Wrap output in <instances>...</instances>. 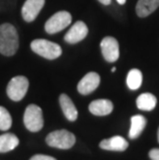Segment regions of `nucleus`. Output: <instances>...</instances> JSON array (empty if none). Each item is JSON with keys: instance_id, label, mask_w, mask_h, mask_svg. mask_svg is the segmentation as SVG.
I'll return each mask as SVG.
<instances>
[{"instance_id": "f257e3e1", "label": "nucleus", "mask_w": 159, "mask_h": 160, "mask_svg": "<svg viewBox=\"0 0 159 160\" xmlns=\"http://www.w3.org/2000/svg\"><path fill=\"white\" fill-rule=\"evenodd\" d=\"M19 36L12 24L0 25V53L4 56H12L18 51Z\"/></svg>"}, {"instance_id": "f03ea898", "label": "nucleus", "mask_w": 159, "mask_h": 160, "mask_svg": "<svg viewBox=\"0 0 159 160\" xmlns=\"http://www.w3.org/2000/svg\"><path fill=\"white\" fill-rule=\"evenodd\" d=\"M31 50L37 55L42 56L46 59L54 60L60 57L62 54V49L59 45L52 42L47 39H35L31 42Z\"/></svg>"}, {"instance_id": "7ed1b4c3", "label": "nucleus", "mask_w": 159, "mask_h": 160, "mask_svg": "<svg viewBox=\"0 0 159 160\" xmlns=\"http://www.w3.org/2000/svg\"><path fill=\"white\" fill-rule=\"evenodd\" d=\"M46 142L50 147L67 150L72 148L76 144V137L70 131L61 129V130H56L49 133Z\"/></svg>"}, {"instance_id": "20e7f679", "label": "nucleus", "mask_w": 159, "mask_h": 160, "mask_svg": "<svg viewBox=\"0 0 159 160\" xmlns=\"http://www.w3.org/2000/svg\"><path fill=\"white\" fill-rule=\"evenodd\" d=\"M24 124L31 132H37L43 127L42 111L38 105L29 104L24 114Z\"/></svg>"}, {"instance_id": "39448f33", "label": "nucleus", "mask_w": 159, "mask_h": 160, "mask_svg": "<svg viewBox=\"0 0 159 160\" xmlns=\"http://www.w3.org/2000/svg\"><path fill=\"white\" fill-rule=\"evenodd\" d=\"M29 87L28 79L23 76H18L12 78L11 82L7 85L6 92H7L8 97L13 101L22 100L27 93Z\"/></svg>"}, {"instance_id": "423d86ee", "label": "nucleus", "mask_w": 159, "mask_h": 160, "mask_svg": "<svg viewBox=\"0 0 159 160\" xmlns=\"http://www.w3.org/2000/svg\"><path fill=\"white\" fill-rule=\"evenodd\" d=\"M70 23H72V15L68 12H58L47 21L45 29L47 33L54 34V33H57L65 29Z\"/></svg>"}, {"instance_id": "0eeeda50", "label": "nucleus", "mask_w": 159, "mask_h": 160, "mask_svg": "<svg viewBox=\"0 0 159 160\" xmlns=\"http://www.w3.org/2000/svg\"><path fill=\"white\" fill-rule=\"evenodd\" d=\"M100 49L103 58L107 62L113 63L119 59V43H118V40L114 37H104L100 42Z\"/></svg>"}, {"instance_id": "6e6552de", "label": "nucleus", "mask_w": 159, "mask_h": 160, "mask_svg": "<svg viewBox=\"0 0 159 160\" xmlns=\"http://www.w3.org/2000/svg\"><path fill=\"white\" fill-rule=\"evenodd\" d=\"M100 84V77L97 72H88L77 84V91L83 95H88L95 91Z\"/></svg>"}, {"instance_id": "1a4fd4ad", "label": "nucleus", "mask_w": 159, "mask_h": 160, "mask_svg": "<svg viewBox=\"0 0 159 160\" xmlns=\"http://www.w3.org/2000/svg\"><path fill=\"white\" fill-rule=\"evenodd\" d=\"M88 34V27L84 22L77 21L72 26V28L68 30L64 36V40L68 43H77L81 40H83Z\"/></svg>"}, {"instance_id": "9d476101", "label": "nucleus", "mask_w": 159, "mask_h": 160, "mask_svg": "<svg viewBox=\"0 0 159 160\" xmlns=\"http://www.w3.org/2000/svg\"><path fill=\"white\" fill-rule=\"evenodd\" d=\"M43 5H45V0H26L22 8L23 19L28 23L34 21Z\"/></svg>"}, {"instance_id": "9b49d317", "label": "nucleus", "mask_w": 159, "mask_h": 160, "mask_svg": "<svg viewBox=\"0 0 159 160\" xmlns=\"http://www.w3.org/2000/svg\"><path fill=\"white\" fill-rule=\"evenodd\" d=\"M99 147L103 150H107V151L123 152L128 148V142L120 135H116V137L101 141Z\"/></svg>"}, {"instance_id": "f8f14e48", "label": "nucleus", "mask_w": 159, "mask_h": 160, "mask_svg": "<svg viewBox=\"0 0 159 160\" xmlns=\"http://www.w3.org/2000/svg\"><path fill=\"white\" fill-rule=\"evenodd\" d=\"M113 102L109 99L93 100L89 104V111L94 116H107L113 112Z\"/></svg>"}, {"instance_id": "ddd939ff", "label": "nucleus", "mask_w": 159, "mask_h": 160, "mask_svg": "<svg viewBox=\"0 0 159 160\" xmlns=\"http://www.w3.org/2000/svg\"><path fill=\"white\" fill-rule=\"evenodd\" d=\"M59 102H60V107L62 108L63 114L67 120L70 122L76 121L77 119V110L68 95H66V94L60 95Z\"/></svg>"}, {"instance_id": "4468645a", "label": "nucleus", "mask_w": 159, "mask_h": 160, "mask_svg": "<svg viewBox=\"0 0 159 160\" xmlns=\"http://www.w3.org/2000/svg\"><path fill=\"white\" fill-rule=\"evenodd\" d=\"M159 8V0H138L135 12L140 18H146Z\"/></svg>"}, {"instance_id": "2eb2a0df", "label": "nucleus", "mask_w": 159, "mask_h": 160, "mask_svg": "<svg viewBox=\"0 0 159 160\" xmlns=\"http://www.w3.org/2000/svg\"><path fill=\"white\" fill-rule=\"evenodd\" d=\"M130 121L131 125L128 137H129L130 139H135L140 137L142 132L144 131V129L147 125V119L142 115H135L131 117Z\"/></svg>"}, {"instance_id": "dca6fc26", "label": "nucleus", "mask_w": 159, "mask_h": 160, "mask_svg": "<svg viewBox=\"0 0 159 160\" xmlns=\"http://www.w3.org/2000/svg\"><path fill=\"white\" fill-rule=\"evenodd\" d=\"M157 104V98L151 93H143L137 97V105L142 111H152Z\"/></svg>"}, {"instance_id": "f3484780", "label": "nucleus", "mask_w": 159, "mask_h": 160, "mask_svg": "<svg viewBox=\"0 0 159 160\" xmlns=\"http://www.w3.org/2000/svg\"><path fill=\"white\" fill-rule=\"evenodd\" d=\"M19 145V138L13 133H4L0 135V153L12 151Z\"/></svg>"}, {"instance_id": "a211bd4d", "label": "nucleus", "mask_w": 159, "mask_h": 160, "mask_svg": "<svg viewBox=\"0 0 159 160\" xmlns=\"http://www.w3.org/2000/svg\"><path fill=\"white\" fill-rule=\"evenodd\" d=\"M143 83V73L140 69L133 68L127 74L126 84L130 90H137Z\"/></svg>"}, {"instance_id": "6ab92c4d", "label": "nucleus", "mask_w": 159, "mask_h": 160, "mask_svg": "<svg viewBox=\"0 0 159 160\" xmlns=\"http://www.w3.org/2000/svg\"><path fill=\"white\" fill-rule=\"evenodd\" d=\"M12 117L11 114L5 108L0 107V130L6 131L12 127Z\"/></svg>"}, {"instance_id": "aec40b11", "label": "nucleus", "mask_w": 159, "mask_h": 160, "mask_svg": "<svg viewBox=\"0 0 159 160\" xmlns=\"http://www.w3.org/2000/svg\"><path fill=\"white\" fill-rule=\"evenodd\" d=\"M30 160H57L56 158L52 157V156H48V155H42V154H37L32 156Z\"/></svg>"}, {"instance_id": "412c9836", "label": "nucleus", "mask_w": 159, "mask_h": 160, "mask_svg": "<svg viewBox=\"0 0 159 160\" xmlns=\"http://www.w3.org/2000/svg\"><path fill=\"white\" fill-rule=\"evenodd\" d=\"M149 157L151 160H159V149H152L149 152Z\"/></svg>"}, {"instance_id": "4be33fe9", "label": "nucleus", "mask_w": 159, "mask_h": 160, "mask_svg": "<svg viewBox=\"0 0 159 160\" xmlns=\"http://www.w3.org/2000/svg\"><path fill=\"white\" fill-rule=\"evenodd\" d=\"M100 3H102L103 5H109L111 4V0H98Z\"/></svg>"}, {"instance_id": "5701e85b", "label": "nucleus", "mask_w": 159, "mask_h": 160, "mask_svg": "<svg viewBox=\"0 0 159 160\" xmlns=\"http://www.w3.org/2000/svg\"><path fill=\"white\" fill-rule=\"evenodd\" d=\"M117 2L119 3V4H125V2H126V0H117Z\"/></svg>"}, {"instance_id": "b1692460", "label": "nucleus", "mask_w": 159, "mask_h": 160, "mask_svg": "<svg viewBox=\"0 0 159 160\" xmlns=\"http://www.w3.org/2000/svg\"><path fill=\"white\" fill-rule=\"evenodd\" d=\"M115 71H116V67H113L112 68V72H115Z\"/></svg>"}, {"instance_id": "393cba45", "label": "nucleus", "mask_w": 159, "mask_h": 160, "mask_svg": "<svg viewBox=\"0 0 159 160\" xmlns=\"http://www.w3.org/2000/svg\"><path fill=\"white\" fill-rule=\"evenodd\" d=\"M157 138H158V142H159V128H158V131H157Z\"/></svg>"}]
</instances>
